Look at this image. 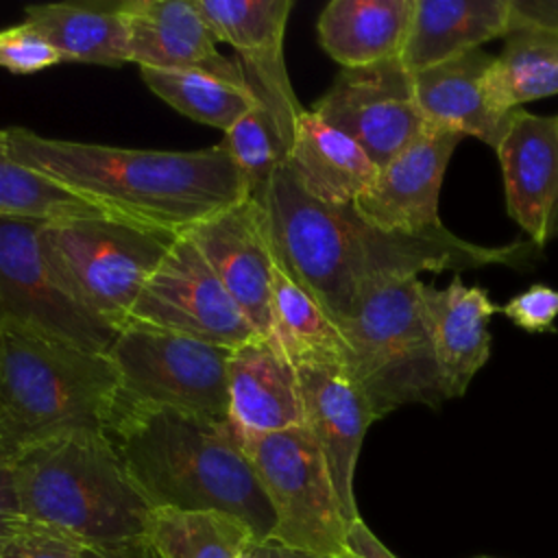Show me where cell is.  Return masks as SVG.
<instances>
[{"label": "cell", "mask_w": 558, "mask_h": 558, "mask_svg": "<svg viewBox=\"0 0 558 558\" xmlns=\"http://www.w3.org/2000/svg\"><path fill=\"white\" fill-rule=\"evenodd\" d=\"M292 4V0H196L216 41H225L238 52L246 83L272 116L288 155L296 122L305 111L292 89L283 59Z\"/></svg>", "instance_id": "obj_13"}, {"label": "cell", "mask_w": 558, "mask_h": 558, "mask_svg": "<svg viewBox=\"0 0 558 558\" xmlns=\"http://www.w3.org/2000/svg\"><path fill=\"white\" fill-rule=\"evenodd\" d=\"M259 203L277 264L333 323L349 316L360 290L373 281L490 264L523 266L538 251L532 242L471 244L447 227L427 233L384 231L366 222L353 205H329L310 196L288 163L277 168Z\"/></svg>", "instance_id": "obj_1"}, {"label": "cell", "mask_w": 558, "mask_h": 558, "mask_svg": "<svg viewBox=\"0 0 558 558\" xmlns=\"http://www.w3.org/2000/svg\"><path fill=\"white\" fill-rule=\"evenodd\" d=\"M0 216L59 222L107 214L41 172L13 159L7 150L4 131H0Z\"/></svg>", "instance_id": "obj_30"}, {"label": "cell", "mask_w": 558, "mask_h": 558, "mask_svg": "<svg viewBox=\"0 0 558 558\" xmlns=\"http://www.w3.org/2000/svg\"><path fill=\"white\" fill-rule=\"evenodd\" d=\"M144 534L166 558H238L257 541L244 521L218 510L153 508Z\"/></svg>", "instance_id": "obj_27"}, {"label": "cell", "mask_w": 558, "mask_h": 558, "mask_svg": "<svg viewBox=\"0 0 558 558\" xmlns=\"http://www.w3.org/2000/svg\"><path fill=\"white\" fill-rule=\"evenodd\" d=\"M272 336L292 362L325 360L347 366V344L333 318L275 259Z\"/></svg>", "instance_id": "obj_26"}, {"label": "cell", "mask_w": 558, "mask_h": 558, "mask_svg": "<svg viewBox=\"0 0 558 558\" xmlns=\"http://www.w3.org/2000/svg\"><path fill=\"white\" fill-rule=\"evenodd\" d=\"M423 299L449 399H458L490 357L488 323L497 305L488 290L464 286L458 275L447 288L425 283Z\"/></svg>", "instance_id": "obj_21"}, {"label": "cell", "mask_w": 558, "mask_h": 558, "mask_svg": "<svg viewBox=\"0 0 558 558\" xmlns=\"http://www.w3.org/2000/svg\"><path fill=\"white\" fill-rule=\"evenodd\" d=\"M497 314H504L527 333L551 331L554 320L558 318V290L545 283H534L504 305H497Z\"/></svg>", "instance_id": "obj_34"}, {"label": "cell", "mask_w": 558, "mask_h": 558, "mask_svg": "<svg viewBox=\"0 0 558 558\" xmlns=\"http://www.w3.org/2000/svg\"><path fill=\"white\" fill-rule=\"evenodd\" d=\"M495 57L482 48L412 72L414 96L429 126L473 135L493 150L504 137L512 111H504L490 87Z\"/></svg>", "instance_id": "obj_19"}, {"label": "cell", "mask_w": 558, "mask_h": 558, "mask_svg": "<svg viewBox=\"0 0 558 558\" xmlns=\"http://www.w3.org/2000/svg\"><path fill=\"white\" fill-rule=\"evenodd\" d=\"M81 558H166L146 534L116 538V541H94L83 547Z\"/></svg>", "instance_id": "obj_35"}, {"label": "cell", "mask_w": 558, "mask_h": 558, "mask_svg": "<svg viewBox=\"0 0 558 558\" xmlns=\"http://www.w3.org/2000/svg\"><path fill=\"white\" fill-rule=\"evenodd\" d=\"M238 558H257V554L253 551V543H248V545H246V549H244Z\"/></svg>", "instance_id": "obj_41"}, {"label": "cell", "mask_w": 558, "mask_h": 558, "mask_svg": "<svg viewBox=\"0 0 558 558\" xmlns=\"http://www.w3.org/2000/svg\"><path fill=\"white\" fill-rule=\"evenodd\" d=\"M41 227L37 220L0 216V320L13 318L107 353L118 331L63 288L44 253Z\"/></svg>", "instance_id": "obj_11"}, {"label": "cell", "mask_w": 558, "mask_h": 558, "mask_svg": "<svg viewBox=\"0 0 558 558\" xmlns=\"http://www.w3.org/2000/svg\"><path fill=\"white\" fill-rule=\"evenodd\" d=\"M177 235L116 218L44 222L39 240L63 288L96 318L122 329Z\"/></svg>", "instance_id": "obj_7"}, {"label": "cell", "mask_w": 558, "mask_h": 558, "mask_svg": "<svg viewBox=\"0 0 558 558\" xmlns=\"http://www.w3.org/2000/svg\"><path fill=\"white\" fill-rule=\"evenodd\" d=\"M305 427L316 438L333 488L349 521L360 519L353 477L366 429L375 418L373 408L342 362H294Z\"/></svg>", "instance_id": "obj_15"}, {"label": "cell", "mask_w": 558, "mask_h": 558, "mask_svg": "<svg viewBox=\"0 0 558 558\" xmlns=\"http://www.w3.org/2000/svg\"><path fill=\"white\" fill-rule=\"evenodd\" d=\"M551 238H558V209H556V214L549 222V231H547V240H551Z\"/></svg>", "instance_id": "obj_40"}, {"label": "cell", "mask_w": 558, "mask_h": 558, "mask_svg": "<svg viewBox=\"0 0 558 558\" xmlns=\"http://www.w3.org/2000/svg\"><path fill=\"white\" fill-rule=\"evenodd\" d=\"M253 551L257 554V558H333V556H316V554H307V551H296V549H288V547H281V545H275V543H259V541H253ZM351 558V556H347Z\"/></svg>", "instance_id": "obj_39"}, {"label": "cell", "mask_w": 558, "mask_h": 558, "mask_svg": "<svg viewBox=\"0 0 558 558\" xmlns=\"http://www.w3.org/2000/svg\"><path fill=\"white\" fill-rule=\"evenodd\" d=\"M229 416L248 432L305 425L299 375L275 336H253L235 347L227 366Z\"/></svg>", "instance_id": "obj_20"}, {"label": "cell", "mask_w": 558, "mask_h": 558, "mask_svg": "<svg viewBox=\"0 0 558 558\" xmlns=\"http://www.w3.org/2000/svg\"><path fill=\"white\" fill-rule=\"evenodd\" d=\"M286 163L310 196L329 205H353L379 172L357 142L312 109L296 122Z\"/></svg>", "instance_id": "obj_22"}, {"label": "cell", "mask_w": 558, "mask_h": 558, "mask_svg": "<svg viewBox=\"0 0 558 558\" xmlns=\"http://www.w3.org/2000/svg\"><path fill=\"white\" fill-rule=\"evenodd\" d=\"M120 395L107 353L0 320V466L74 429H105Z\"/></svg>", "instance_id": "obj_4"}, {"label": "cell", "mask_w": 558, "mask_h": 558, "mask_svg": "<svg viewBox=\"0 0 558 558\" xmlns=\"http://www.w3.org/2000/svg\"><path fill=\"white\" fill-rule=\"evenodd\" d=\"M105 434L153 508L218 510L264 543L275 514L244 453L238 423L135 403L118 395Z\"/></svg>", "instance_id": "obj_3"}, {"label": "cell", "mask_w": 558, "mask_h": 558, "mask_svg": "<svg viewBox=\"0 0 558 558\" xmlns=\"http://www.w3.org/2000/svg\"><path fill=\"white\" fill-rule=\"evenodd\" d=\"M462 135L429 126L416 142L379 168L373 185L353 203L355 211L384 231L427 233L445 229L438 196L447 163Z\"/></svg>", "instance_id": "obj_16"}, {"label": "cell", "mask_w": 558, "mask_h": 558, "mask_svg": "<svg viewBox=\"0 0 558 558\" xmlns=\"http://www.w3.org/2000/svg\"><path fill=\"white\" fill-rule=\"evenodd\" d=\"M312 111L357 142L377 168L429 129L414 96L412 72L399 57L342 68Z\"/></svg>", "instance_id": "obj_12"}, {"label": "cell", "mask_w": 558, "mask_h": 558, "mask_svg": "<svg viewBox=\"0 0 558 558\" xmlns=\"http://www.w3.org/2000/svg\"><path fill=\"white\" fill-rule=\"evenodd\" d=\"M347 551L351 558H397L360 519L351 521L347 532Z\"/></svg>", "instance_id": "obj_37"}, {"label": "cell", "mask_w": 558, "mask_h": 558, "mask_svg": "<svg viewBox=\"0 0 558 558\" xmlns=\"http://www.w3.org/2000/svg\"><path fill=\"white\" fill-rule=\"evenodd\" d=\"M490 87L504 111L558 94V33L514 28L490 70Z\"/></svg>", "instance_id": "obj_28"}, {"label": "cell", "mask_w": 558, "mask_h": 558, "mask_svg": "<svg viewBox=\"0 0 558 558\" xmlns=\"http://www.w3.org/2000/svg\"><path fill=\"white\" fill-rule=\"evenodd\" d=\"M545 28L558 33V0H510V31Z\"/></svg>", "instance_id": "obj_36"}, {"label": "cell", "mask_w": 558, "mask_h": 558, "mask_svg": "<svg viewBox=\"0 0 558 558\" xmlns=\"http://www.w3.org/2000/svg\"><path fill=\"white\" fill-rule=\"evenodd\" d=\"M7 150L109 218L181 235L246 198L225 148L140 150L52 140L22 126L4 129Z\"/></svg>", "instance_id": "obj_2"}, {"label": "cell", "mask_w": 558, "mask_h": 558, "mask_svg": "<svg viewBox=\"0 0 558 558\" xmlns=\"http://www.w3.org/2000/svg\"><path fill=\"white\" fill-rule=\"evenodd\" d=\"M475 558H495V556H475Z\"/></svg>", "instance_id": "obj_42"}, {"label": "cell", "mask_w": 558, "mask_h": 558, "mask_svg": "<svg viewBox=\"0 0 558 558\" xmlns=\"http://www.w3.org/2000/svg\"><path fill=\"white\" fill-rule=\"evenodd\" d=\"M140 74L148 89L172 109L194 122L216 126L222 133L259 102L251 87L233 85L207 72L140 68Z\"/></svg>", "instance_id": "obj_29"}, {"label": "cell", "mask_w": 558, "mask_h": 558, "mask_svg": "<svg viewBox=\"0 0 558 558\" xmlns=\"http://www.w3.org/2000/svg\"><path fill=\"white\" fill-rule=\"evenodd\" d=\"M17 510V499H15V490H13V477L11 471L0 466V532L4 527V523L9 521V517H13Z\"/></svg>", "instance_id": "obj_38"}, {"label": "cell", "mask_w": 558, "mask_h": 558, "mask_svg": "<svg viewBox=\"0 0 558 558\" xmlns=\"http://www.w3.org/2000/svg\"><path fill=\"white\" fill-rule=\"evenodd\" d=\"M17 510L87 543L146 532L153 506L131 480L105 429H74L11 464Z\"/></svg>", "instance_id": "obj_5"}, {"label": "cell", "mask_w": 558, "mask_h": 558, "mask_svg": "<svg viewBox=\"0 0 558 558\" xmlns=\"http://www.w3.org/2000/svg\"><path fill=\"white\" fill-rule=\"evenodd\" d=\"M24 22L35 26L63 61L120 68L131 63L122 0L31 4Z\"/></svg>", "instance_id": "obj_25"}, {"label": "cell", "mask_w": 558, "mask_h": 558, "mask_svg": "<svg viewBox=\"0 0 558 558\" xmlns=\"http://www.w3.org/2000/svg\"><path fill=\"white\" fill-rule=\"evenodd\" d=\"M183 235L198 248L259 336H272V266L266 211L259 201L240 203L196 222Z\"/></svg>", "instance_id": "obj_14"}, {"label": "cell", "mask_w": 558, "mask_h": 558, "mask_svg": "<svg viewBox=\"0 0 558 558\" xmlns=\"http://www.w3.org/2000/svg\"><path fill=\"white\" fill-rule=\"evenodd\" d=\"M122 20L137 68L207 72L248 87L240 61L218 52L196 0H122Z\"/></svg>", "instance_id": "obj_17"}, {"label": "cell", "mask_w": 558, "mask_h": 558, "mask_svg": "<svg viewBox=\"0 0 558 558\" xmlns=\"http://www.w3.org/2000/svg\"><path fill=\"white\" fill-rule=\"evenodd\" d=\"M240 440L275 514L266 541L316 556L347 558L351 521L312 432L305 425L283 432L240 427Z\"/></svg>", "instance_id": "obj_8"}, {"label": "cell", "mask_w": 558, "mask_h": 558, "mask_svg": "<svg viewBox=\"0 0 558 558\" xmlns=\"http://www.w3.org/2000/svg\"><path fill=\"white\" fill-rule=\"evenodd\" d=\"M233 349L129 320L107 355L120 397L216 418L229 416L227 366Z\"/></svg>", "instance_id": "obj_9"}, {"label": "cell", "mask_w": 558, "mask_h": 558, "mask_svg": "<svg viewBox=\"0 0 558 558\" xmlns=\"http://www.w3.org/2000/svg\"><path fill=\"white\" fill-rule=\"evenodd\" d=\"M87 541L15 512L0 532V558H81Z\"/></svg>", "instance_id": "obj_32"}, {"label": "cell", "mask_w": 558, "mask_h": 558, "mask_svg": "<svg viewBox=\"0 0 558 558\" xmlns=\"http://www.w3.org/2000/svg\"><path fill=\"white\" fill-rule=\"evenodd\" d=\"M246 185V196L262 201L272 174L288 161V148L268 109L253 105L220 142Z\"/></svg>", "instance_id": "obj_31"}, {"label": "cell", "mask_w": 558, "mask_h": 558, "mask_svg": "<svg viewBox=\"0 0 558 558\" xmlns=\"http://www.w3.org/2000/svg\"><path fill=\"white\" fill-rule=\"evenodd\" d=\"M63 57L28 22L0 31V65L13 74H35L61 63Z\"/></svg>", "instance_id": "obj_33"}, {"label": "cell", "mask_w": 558, "mask_h": 558, "mask_svg": "<svg viewBox=\"0 0 558 558\" xmlns=\"http://www.w3.org/2000/svg\"><path fill=\"white\" fill-rule=\"evenodd\" d=\"M129 320L227 349L259 336L183 233L144 283Z\"/></svg>", "instance_id": "obj_10"}, {"label": "cell", "mask_w": 558, "mask_h": 558, "mask_svg": "<svg viewBox=\"0 0 558 558\" xmlns=\"http://www.w3.org/2000/svg\"><path fill=\"white\" fill-rule=\"evenodd\" d=\"M414 0H331L318 17V44L342 68H364L403 52Z\"/></svg>", "instance_id": "obj_24"}, {"label": "cell", "mask_w": 558, "mask_h": 558, "mask_svg": "<svg viewBox=\"0 0 558 558\" xmlns=\"http://www.w3.org/2000/svg\"><path fill=\"white\" fill-rule=\"evenodd\" d=\"M510 0H414L401 63L410 72L449 61L506 37Z\"/></svg>", "instance_id": "obj_23"}, {"label": "cell", "mask_w": 558, "mask_h": 558, "mask_svg": "<svg viewBox=\"0 0 558 558\" xmlns=\"http://www.w3.org/2000/svg\"><path fill=\"white\" fill-rule=\"evenodd\" d=\"M418 277L364 286L338 325L347 371L366 395L375 418L408 403L438 408L449 401L434 351Z\"/></svg>", "instance_id": "obj_6"}, {"label": "cell", "mask_w": 558, "mask_h": 558, "mask_svg": "<svg viewBox=\"0 0 558 558\" xmlns=\"http://www.w3.org/2000/svg\"><path fill=\"white\" fill-rule=\"evenodd\" d=\"M495 155L501 166L506 209L541 248L558 209V116L514 109Z\"/></svg>", "instance_id": "obj_18"}]
</instances>
